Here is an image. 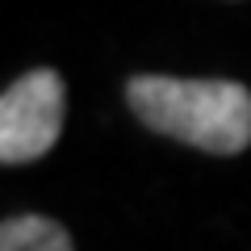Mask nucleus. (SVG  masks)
I'll return each instance as SVG.
<instances>
[{"label": "nucleus", "mask_w": 251, "mask_h": 251, "mask_svg": "<svg viewBox=\"0 0 251 251\" xmlns=\"http://www.w3.org/2000/svg\"><path fill=\"white\" fill-rule=\"evenodd\" d=\"M63 113L67 88L59 72L38 67L13 80L0 97V159L9 168L42 159L63 134Z\"/></svg>", "instance_id": "f03ea898"}, {"label": "nucleus", "mask_w": 251, "mask_h": 251, "mask_svg": "<svg viewBox=\"0 0 251 251\" xmlns=\"http://www.w3.org/2000/svg\"><path fill=\"white\" fill-rule=\"evenodd\" d=\"M0 251H75L67 226L46 214H17L0 226Z\"/></svg>", "instance_id": "7ed1b4c3"}, {"label": "nucleus", "mask_w": 251, "mask_h": 251, "mask_svg": "<svg viewBox=\"0 0 251 251\" xmlns=\"http://www.w3.org/2000/svg\"><path fill=\"white\" fill-rule=\"evenodd\" d=\"M126 105L147 130L197 151L239 155L251 147V88L239 80L134 75L126 84Z\"/></svg>", "instance_id": "f257e3e1"}]
</instances>
